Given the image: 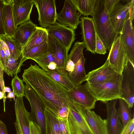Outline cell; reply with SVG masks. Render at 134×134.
Returning a JSON list of instances; mask_svg holds the SVG:
<instances>
[{
    "instance_id": "3957f363",
    "label": "cell",
    "mask_w": 134,
    "mask_h": 134,
    "mask_svg": "<svg viewBox=\"0 0 134 134\" xmlns=\"http://www.w3.org/2000/svg\"><path fill=\"white\" fill-rule=\"evenodd\" d=\"M92 16L97 34L109 51L118 36L111 25L104 0H96Z\"/></svg>"
},
{
    "instance_id": "836d02e7",
    "label": "cell",
    "mask_w": 134,
    "mask_h": 134,
    "mask_svg": "<svg viewBox=\"0 0 134 134\" xmlns=\"http://www.w3.org/2000/svg\"><path fill=\"white\" fill-rule=\"evenodd\" d=\"M58 119L59 134H71L68 118Z\"/></svg>"
},
{
    "instance_id": "7c38bea8",
    "label": "cell",
    "mask_w": 134,
    "mask_h": 134,
    "mask_svg": "<svg viewBox=\"0 0 134 134\" xmlns=\"http://www.w3.org/2000/svg\"><path fill=\"white\" fill-rule=\"evenodd\" d=\"M48 35L54 37L69 52L76 38L74 30L56 21L47 27Z\"/></svg>"
},
{
    "instance_id": "d6986e66",
    "label": "cell",
    "mask_w": 134,
    "mask_h": 134,
    "mask_svg": "<svg viewBox=\"0 0 134 134\" xmlns=\"http://www.w3.org/2000/svg\"><path fill=\"white\" fill-rule=\"evenodd\" d=\"M117 100L115 99L105 103L107 112L106 120L108 134H120L123 128L116 108Z\"/></svg>"
},
{
    "instance_id": "8d00e7d4",
    "label": "cell",
    "mask_w": 134,
    "mask_h": 134,
    "mask_svg": "<svg viewBox=\"0 0 134 134\" xmlns=\"http://www.w3.org/2000/svg\"><path fill=\"white\" fill-rule=\"evenodd\" d=\"M29 128V134H42L40 126L34 121H30Z\"/></svg>"
},
{
    "instance_id": "ffe728a7",
    "label": "cell",
    "mask_w": 134,
    "mask_h": 134,
    "mask_svg": "<svg viewBox=\"0 0 134 134\" xmlns=\"http://www.w3.org/2000/svg\"><path fill=\"white\" fill-rule=\"evenodd\" d=\"M133 20L129 18L125 22L121 34L126 48L129 60L134 61V32Z\"/></svg>"
},
{
    "instance_id": "f6af8a7d",
    "label": "cell",
    "mask_w": 134,
    "mask_h": 134,
    "mask_svg": "<svg viewBox=\"0 0 134 134\" xmlns=\"http://www.w3.org/2000/svg\"><path fill=\"white\" fill-rule=\"evenodd\" d=\"M6 98H13L14 100V101H15V100L14 94L13 92L11 91L10 92L8 93L6 97Z\"/></svg>"
},
{
    "instance_id": "d6a6232c",
    "label": "cell",
    "mask_w": 134,
    "mask_h": 134,
    "mask_svg": "<svg viewBox=\"0 0 134 134\" xmlns=\"http://www.w3.org/2000/svg\"><path fill=\"white\" fill-rule=\"evenodd\" d=\"M32 60L36 62L42 69L47 72L48 70L47 67L51 63L54 62V58L52 53L48 51L47 53Z\"/></svg>"
},
{
    "instance_id": "8fae6325",
    "label": "cell",
    "mask_w": 134,
    "mask_h": 134,
    "mask_svg": "<svg viewBox=\"0 0 134 134\" xmlns=\"http://www.w3.org/2000/svg\"><path fill=\"white\" fill-rule=\"evenodd\" d=\"M134 63L128 60L123 72L121 83L122 99L131 108L134 102Z\"/></svg>"
},
{
    "instance_id": "44dd1931",
    "label": "cell",
    "mask_w": 134,
    "mask_h": 134,
    "mask_svg": "<svg viewBox=\"0 0 134 134\" xmlns=\"http://www.w3.org/2000/svg\"><path fill=\"white\" fill-rule=\"evenodd\" d=\"M4 5L2 10V21L5 34L12 37L16 30L14 20L12 3V0H2Z\"/></svg>"
},
{
    "instance_id": "b9f144b4",
    "label": "cell",
    "mask_w": 134,
    "mask_h": 134,
    "mask_svg": "<svg viewBox=\"0 0 134 134\" xmlns=\"http://www.w3.org/2000/svg\"><path fill=\"white\" fill-rule=\"evenodd\" d=\"M5 52L0 44V62L2 64L4 69L5 67Z\"/></svg>"
},
{
    "instance_id": "f35d334b",
    "label": "cell",
    "mask_w": 134,
    "mask_h": 134,
    "mask_svg": "<svg viewBox=\"0 0 134 134\" xmlns=\"http://www.w3.org/2000/svg\"><path fill=\"white\" fill-rule=\"evenodd\" d=\"M69 111L68 107L63 106L59 109L57 116L60 119L68 118Z\"/></svg>"
},
{
    "instance_id": "681fc988",
    "label": "cell",
    "mask_w": 134,
    "mask_h": 134,
    "mask_svg": "<svg viewBox=\"0 0 134 134\" xmlns=\"http://www.w3.org/2000/svg\"><path fill=\"white\" fill-rule=\"evenodd\" d=\"M131 134H134V132H133Z\"/></svg>"
},
{
    "instance_id": "277c9868",
    "label": "cell",
    "mask_w": 134,
    "mask_h": 134,
    "mask_svg": "<svg viewBox=\"0 0 134 134\" xmlns=\"http://www.w3.org/2000/svg\"><path fill=\"white\" fill-rule=\"evenodd\" d=\"M85 48L82 42L77 41L75 43L68 55L65 70L75 86L81 85L86 80L87 74L85 69L86 59L83 54Z\"/></svg>"
},
{
    "instance_id": "d4e9b609",
    "label": "cell",
    "mask_w": 134,
    "mask_h": 134,
    "mask_svg": "<svg viewBox=\"0 0 134 134\" xmlns=\"http://www.w3.org/2000/svg\"><path fill=\"white\" fill-rule=\"evenodd\" d=\"M47 75L55 81L63 86L68 91L75 86L70 80L65 69L56 68L46 72Z\"/></svg>"
},
{
    "instance_id": "603a6c76",
    "label": "cell",
    "mask_w": 134,
    "mask_h": 134,
    "mask_svg": "<svg viewBox=\"0 0 134 134\" xmlns=\"http://www.w3.org/2000/svg\"><path fill=\"white\" fill-rule=\"evenodd\" d=\"M48 34L46 28L38 27L30 36L22 47V53L26 52L34 47L47 42Z\"/></svg>"
},
{
    "instance_id": "e575fe53",
    "label": "cell",
    "mask_w": 134,
    "mask_h": 134,
    "mask_svg": "<svg viewBox=\"0 0 134 134\" xmlns=\"http://www.w3.org/2000/svg\"><path fill=\"white\" fill-rule=\"evenodd\" d=\"M107 49L103 42L97 34H96L95 52L97 54L104 55Z\"/></svg>"
},
{
    "instance_id": "bcb514c9",
    "label": "cell",
    "mask_w": 134,
    "mask_h": 134,
    "mask_svg": "<svg viewBox=\"0 0 134 134\" xmlns=\"http://www.w3.org/2000/svg\"><path fill=\"white\" fill-rule=\"evenodd\" d=\"M4 91L5 93V92L9 93L11 91V89L9 87L5 86L4 88Z\"/></svg>"
},
{
    "instance_id": "ee69618b",
    "label": "cell",
    "mask_w": 134,
    "mask_h": 134,
    "mask_svg": "<svg viewBox=\"0 0 134 134\" xmlns=\"http://www.w3.org/2000/svg\"><path fill=\"white\" fill-rule=\"evenodd\" d=\"M47 68L48 69L50 70H55L57 68V65L54 62H52L48 65Z\"/></svg>"
},
{
    "instance_id": "7a4b0ae2",
    "label": "cell",
    "mask_w": 134,
    "mask_h": 134,
    "mask_svg": "<svg viewBox=\"0 0 134 134\" xmlns=\"http://www.w3.org/2000/svg\"><path fill=\"white\" fill-rule=\"evenodd\" d=\"M121 1L104 0L111 25L118 36L121 34L126 21L129 18L133 20L134 17V0H127L125 4Z\"/></svg>"
},
{
    "instance_id": "7dc6e473",
    "label": "cell",
    "mask_w": 134,
    "mask_h": 134,
    "mask_svg": "<svg viewBox=\"0 0 134 134\" xmlns=\"http://www.w3.org/2000/svg\"><path fill=\"white\" fill-rule=\"evenodd\" d=\"M4 98V95L2 91H0V100Z\"/></svg>"
},
{
    "instance_id": "484cf974",
    "label": "cell",
    "mask_w": 134,
    "mask_h": 134,
    "mask_svg": "<svg viewBox=\"0 0 134 134\" xmlns=\"http://www.w3.org/2000/svg\"><path fill=\"white\" fill-rule=\"evenodd\" d=\"M44 113L45 134H59L57 116L46 108Z\"/></svg>"
},
{
    "instance_id": "5b68a950",
    "label": "cell",
    "mask_w": 134,
    "mask_h": 134,
    "mask_svg": "<svg viewBox=\"0 0 134 134\" xmlns=\"http://www.w3.org/2000/svg\"><path fill=\"white\" fill-rule=\"evenodd\" d=\"M122 75L119 74L104 82L90 84L87 83L90 91L98 100L105 103L122 99Z\"/></svg>"
},
{
    "instance_id": "30bf717a",
    "label": "cell",
    "mask_w": 134,
    "mask_h": 134,
    "mask_svg": "<svg viewBox=\"0 0 134 134\" xmlns=\"http://www.w3.org/2000/svg\"><path fill=\"white\" fill-rule=\"evenodd\" d=\"M34 4L38 13V21L43 28L56 21L57 13L55 0H34Z\"/></svg>"
},
{
    "instance_id": "c3c4849f",
    "label": "cell",
    "mask_w": 134,
    "mask_h": 134,
    "mask_svg": "<svg viewBox=\"0 0 134 134\" xmlns=\"http://www.w3.org/2000/svg\"><path fill=\"white\" fill-rule=\"evenodd\" d=\"M0 91H2L1 88V86L0 84Z\"/></svg>"
},
{
    "instance_id": "74e56055",
    "label": "cell",
    "mask_w": 134,
    "mask_h": 134,
    "mask_svg": "<svg viewBox=\"0 0 134 134\" xmlns=\"http://www.w3.org/2000/svg\"><path fill=\"white\" fill-rule=\"evenodd\" d=\"M4 69L2 64L0 62V84L2 92L4 95L3 101L4 104V109L5 110V102L6 98L5 93L4 91V88L5 87L3 78Z\"/></svg>"
},
{
    "instance_id": "52a82bcc",
    "label": "cell",
    "mask_w": 134,
    "mask_h": 134,
    "mask_svg": "<svg viewBox=\"0 0 134 134\" xmlns=\"http://www.w3.org/2000/svg\"><path fill=\"white\" fill-rule=\"evenodd\" d=\"M109 51L107 60L110 65L117 73L122 75L129 59L121 34L115 40Z\"/></svg>"
},
{
    "instance_id": "5bb4252c",
    "label": "cell",
    "mask_w": 134,
    "mask_h": 134,
    "mask_svg": "<svg viewBox=\"0 0 134 134\" xmlns=\"http://www.w3.org/2000/svg\"><path fill=\"white\" fill-rule=\"evenodd\" d=\"M77 10L70 0H65L61 11L57 14L56 20L60 24L75 30L80 23L81 15Z\"/></svg>"
},
{
    "instance_id": "83f0119b",
    "label": "cell",
    "mask_w": 134,
    "mask_h": 134,
    "mask_svg": "<svg viewBox=\"0 0 134 134\" xmlns=\"http://www.w3.org/2000/svg\"><path fill=\"white\" fill-rule=\"evenodd\" d=\"M24 62L22 54L17 59L10 57L6 59L4 71L9 76L12 77L13 75H17L20 72L21 67Z\"/></svg>"
},
{
    "instance_id": "8992f818",
    "label": "cell",
    "mask_w": 134,
    "mask_h": 134,
    "mask_svg": "<svg viewBox=\"0 0 134 134\" xmlns=\"http://www.w3.org/2000/svg\"><path fill=\"white\" fill-rule=\"evenodd\" d=\"M71 101L68 120L71 134H93L86 119V110Z\"/></svg>"
},
{
    "instance_id": "1f68e13d",
    "label": "cell",
    "mask_w": 134,
    "mask_h": 134,
    "mask_svg": "<svg viewBox=\"0 0 134 134\" xmlns=\"http://www.w3.org/2000/svg\"><path fill=\"white\" fill-rule=\"evenodd\" d=\"M24 81L17 75L13 78L11 85L13 92L16 97H22L25 96V85Z\"/></svg>"
},
{
    "instance_id": "e0dca14e",
    "label": "cell",
    "mask_w": 134,
    "mask_h": 134,
    "mask_svg": "<svg viewBox=\"0 0 134 134\" xmlns=\"http://www.w3.org/2000/svg\"><path fill=\"white\" fill-rule=\"evenodd\" d=\"M110 65L107 60L104 64L87 74V83L90 84L101 83L119 75Z\"/></svg>"
},
{
    "instance_id": "6da1fadb",
    "label": "cell",
    "mask_w": 134,
    "mask_h": 134,
    "mask_svg": "<svg viewBox=\"0 0 134 134\" xmlns=\"http://www.w3.org/2000/svg\"><path fill=\"white\" fill-rule=\"evenodd\" d=\"M22 77L26 84L37 94L46 108L57 116L62 107H69L71 101L68 91L36 64H31L28 68L25 69Z\"/></svg>"
},
{
    "instance_id": "60d3db41",
    "label": "cell",
    "mask_w": 134,
    "mask_h": 134,
    "mask_svg": "<svg viewBox=\"0 0 134 134\" xmlns=\"http://www.w3.org/2000/svg\"><path fill=\"white\" fill-rule=\"evenodd\" d=\"M0 44L5 52L6 59L10 57L9 51L7 46L4 40L0 37Z\"/></svg>"
},
{
    "instance_id": "ac0fdd59",
    "label": "cell",
    "mask_w": 134,
    "mask_h": 134,
    "mask_svg": "<svg viewBox=\"0 0 134 134\" xmlns=\"http://www.w3.org/2000/svg\"><path fill=\"white\" fill-rule=\"evenodd\" d=\"M47 43L48 51L53 55L54 62L57 65V68L65 69L68 51L59 42L49 35Z\"/></svg>"
},
{
    "instance_id": "7402d4cb",
    "label": "cell",
    "mask_w": 134,
    "mask_h": 134,
    "mask_svg": "<svg viewBox=\"0 0 134 134\" xmlns=\"http://www.w3.org/2000/svg\"><path fill=\"white\" fill-rule=\"evenodd\" d=\"M86 118L93 134H108L106 119H103L91 110H86Z\"/></svg>"
},
{
    "instance_id": "ab89813d",
    "label": "cell",
    "mask_w": 134,
    "mask_h": 134,
    "mask_svg": "<svg viewBox=\"0 0 134 134\" xmlns=\"http://www.w3.org/2000/svg\"><path fill=\"white\" fill-rule=\"evenodd\" d=\"M4 5L2 0H0V36L5 34L2 21V10Z\"/></svg>"
},
{
    "instance_id": "f1b7e54d",
    "label": "cell",
    "mask_w": 134,
    "mask_h": 134,
    "mask_svg": "<svg viewBox=\"0 0 134 134\" xmlns=\"http://www.w3.org/2000/svg\"><path fill=\"white\" fill-rule=\"evenodd\" d=\"M0 37L4 40L7 46L10 57L17 59L21 55L22 47L13 36H9L5 34L1 35Z\"/></svg>"
},
{
    "instance_id": "2e32d148",
    "label": "cell",
    "mask_w": 134,
    "mask_h": 134,
    "mask_svg": "<svg viewBox=\"0 0 134 134\" xmlns=\"http://www.w3.org/2000/svg\"><path fill=\"white\" fill-rule=\"evenodd\" d=\"M34 0H12L13 14L16 28L19 25L30 20Z\"/></svg>"
},
{
    "instance_id": "4fadbf2b",
    "label": "cell",
    "mask_w": 134,
    "mask_h": 134,
    "mask_svg": "<svg viewBox=\"0 0 134 134\" xmlns=\"http://www.w3.org/2000/svg\"><path fill=\"white\" fill-rule=\"evenodd\" d=\"M15 102L16 134H29L30 113L26 110L23 98L16 97Z\"/></svg>"
},
{
    "instance_id": "4dcf8cb0",
    "label": "cell",
    "mask_w": 134,
    "mask_h": 134,
    "mask_svg": "<svg viewBox=\"0 0 134 134\" xmlns=\"http://www.w3.org/2000/svg\"><path fill=\"white\" fill-rule=\"evenodd\" d=\"M48 52L47 42L40 44L28 51L22 53L23 60L25 62L28 59H32L47 53Z\"/></svg>"
},
{
    "instance_id": "4316f807",
    "label": "cell",
    "mask_w": 134,
    "mask_h": 134,
    "mask_svg": "<svg viewBox=\"0 0 134 134\" xmlns=\"http://www.w3.org/2000/svg\"><path fill=\"white\" fill-rule=\"evenodd\" d=\"M96 0H70L81 15L92 16Z\"/></svg>"
},
{
    "instance_id": "f546056e",
    "label": "cell",
    "mask_w": 134,
    "mask_h": 134,
    "mask_svg": "<svg viewBox=\"0 0 134 134\" xmlns=\"http://www.w3.org/2000/svg\"><path fill=\"white\" fill-rule=\"evenodd\" d=\"M119 99V106L117 111L124 127L132 118V114L131 108L126 101L121 98Z\"/></svg>"
},
{
    "instance_id": "d590c367",
    "label": "cell",
    "mask_w": 134,
    "mask_h": 134,
    "mask_svg": "<svg viewBox=\"0 0 134 134\" xmlns=\"http://www.w3.org/2000/svg\"><path fill=\"white\" fill-rule=\"evenodd\" d=\"M134 131V119L133 118L123 127L120 134H131Z\"/></svg>"
},
{
    "instance_id": "cb8c5ba5",
    "label": "cell",
    "mask_w": 134,
    "mask_h": 134,
    "mask_svg": "<svg viewBox=\"0 0 134 134\" xmlns=\"http://www.w3.org/2000/svg\"><path fill=\"white\" fill-rule=\"evenodd\" d=\"M36 27L30 19L19 25L13 37L23 47Z\"/></svg>"
},
{
    "instance_id": "7bdbcfd3",
    "label": "cell",
    "mask_w": 134,
    "mask_h": 134,
    "mask_svg": "<svg viewBox=\"0 0 134 134\" xmlns=\"http://www.w3.org/2000/svg\"><path fill=\"white\" fill-rule=\"evenodd\" d=\"M0 134H8L6 126L4 123L0 120Z\"/></svg>"
},
{
    "instance_id": "ba28073f",
    "label": "cell",
    "mask_w": 134,
    "mask_h": 134,
    "mask_svg": "<svg viewBox=\"0 0 134 134\" xmlns=\"http://www.w3.org/2000/svg\"><path fill=\"white\" fill-rule=\"evenodd\" d=\"M25 96L29 101L31 108L30 117L35 118L40 126L42 134H45V119L44 111L46 108L40 98L29 85H25Z\"/></svg>"
},
{
    "instance_id": "9a60e30c",
    "label": "cell",
    "mask_w": 134,
    "mask_h": 134,
    "mask_svg": "<svg viewBox=\"0 0 134 134\" xmlns=\"http://www.w3.org/2000/svg\"><path fill=\"white\" fill-rule=\"evenodd\" d=\"M80 19L81 34L86 51L95 54L96 32L92 18L88 16H81Z\"/></svg>"
},
{
    "instance_id": "9c48e42d",
    "label": "cell",
    "mask_w": 134,
    "mask_h": 134,
    "mask_svg": "<svg viewBox=\"0 0 134 134\" xmlns=\"http://www.w3.org/2000/svg\"><path fill=\"white\" fill-rule=\"evenodd\" d=\"M70 100L86 110L94 108L97 100L90 91L87 83L74 86L68 91Z\"/></svg>"
}]
</instances>
